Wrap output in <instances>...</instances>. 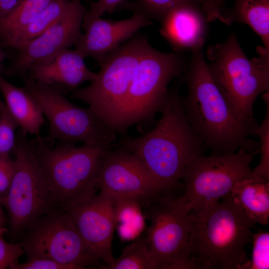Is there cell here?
Returning <instances> with one entry per match:
<instances>
[{
    "instance_id": "cell-19",
    "label": "cell",
    "mask_w": 269,
    "mask_h": 269,
    "mask_svg": "<svg viewBox=\"0 0 269 269\" xmlns=\"http://www.w3.org/2000/svg\"><path fill=\"white\" fill-rule=\"evenodd\" d=\"M0 90L8 111L24 133L40 136L44 116L34 99L23 87H16L0 75Z\"/></svg>"
},
{
    "instance_id": "cell-14",
    "label": "cell",
    "mask_w": 269,
    "mask_h": 269,
    "mask_svg": "<svg viewBox=\"0 0 269 269\" xmlns=\"http://www.w3.org/2000/svg\"><path fill=\"white\" fill-rule=\"evenodd\" d=\"M86 12L81 0H69L64 12L52 24L18 50L6 74L25 76L35 62L75 45L81 34Z\"/></svg>"
},
{
    "instance_id": "cell-4",
    "label": "cell",
    "mask_w": 269,
    "mask_h": 269,
    "mask_svg": "<svg viewBox=\"0 0 269 269\" xmlns=\"http://www.w3.org/2000/svg\"><path fill=\"white\" fill-rule=\"evenodd\" d=\"M259 57L249 59L235 33L223 42L210 45L205 57L208 71L236 119L255 134L254 103L269 88V53L263 47Z\"/></svg>"
},
{
    "instance_id": "cell-16",
    "label": "cell",
    "mask_w": 269,
    "mask_h": 269,
    "mask_svg": "<svg viewBox=\"0 0 269 269\" xmlns=\"http://www.w3.org/2000/svg\"><path fill=\"white\" fill-rule=\"evenodd\" d=\"M151 21L138 13L130 18L113 20L97 17L83 21L84 32L75 44V49L85 57H92L100 63L105 56L131 38Z\"/></svg>"
},
{
    "instance_id": "cell-18",
    "label": "cell",
    "mask_w": 269,
    "mask_h": 269,
    "mask_svg": "<svg viewBox=\"0 0 269 269\" xmlns=\"http://www.w3.org/2000/svg\"><path fill=\"white\" fill-rule=\"evenodd\" d=\"M160 32L178 53L203 47L208 23L199 5L187 3L167 12L160 20Z\"/></svg>"
},
{
    "instance_id": "cell-1",
    "label": "cell",
    "mask_w": 269,
    "mask_h": 269,
    "mask_svg": "<svg viewBox=\"0 0 269 269\" xmlns=\"http://www.w3.org/2000/svg\"><path fill=\"white\" fill-rule=\"evenodd\" d=\"M154 128L140 136L126 135L116 145L136 155L162 192L179 187L187 167L206 147L190 125L182 97L176 89H168Z\"/></svg>"
},
{
    "instance_id": "cell-15",
    "label": "cell",
    "mask_w": 269,
    "mask_h": 269,
    "mask_svg": "<svg viewBox=\"0 0 269 269\" xmlns=\"http://www.w3.org/2000/svg\"><path fill=\"white\" fill-rule=\"evenodd\" d=\"M75 227L103 265L112 264L116 219L114 201L100 193L66 211Z\"/></svg>"
},
{
    "instance_id": "cell-20",
    "label": "cell",
    "mask_w": 269,
    "mask_h": 269,
    "mask_svg": "<svg viewBox=\"0 0 269 269\" xmlns=\"http://www.w3.org/2000/svg\"><path fill=\"white\" fill-rule=\"evenodd\" d=\"M231 194L257 224L269 221V180L257 174L242 179L234 185Z\"/></svg>"
},
{
    "instance_id": "cell-34",
    "label": "cell",
    "mask_w": 269,
    "mask_h": 269,
    "mask_svg": "<svg viewBox=\"0 0 269 269\" xmlns=\"http://www.w3.org/2000/svg\"><path fill=\"white\" fill-rule=\"evenodd\" d=\"M202 12L209 22L219 20L225 7V0H197Z\"/></svg>"
},
{
    "instance_id": "cell-23",
    "label": "cell",
    "mask_w": 269,
    "mask_h": 269,
    "mask_svg": "<svg viewBox=\"0 0 269 269\" xmlns=\"http://www.w3.org/2000/svg\"><path fill=\"white\" fill-rule=\"evenodd\" d=\"M116 227L123 240L137 238L144 228V219L141 204L132 199L114 200Z\"/></svg>"
},
{
    "instance_id": "cell-26",
    "label": "cell",
    "mask_w": 269,
    "mask_h": 269,
    "mask_svg": "<svg viewBox=\"0 0 269 269\" xmlns=\"http://www.w3.org/2000/svg\"><path fill=\"white\" fill-rule=\"evenodd\" d=\"M195 3L197 0H124L120 4L124 8L138 13L150 21L160 20L171 9L182 4Z\"/></svg>"
},
{
    "instance_id": "cell-37",
    "label": "cell",
    "mask_w": 269,
    "mask_h": 269,
    "mask_svg": "<svg viewBox=\"0 0 269 269\" xmlns=\"http://www.w3.org/2000/svg\"><path fill=\"white\" fill-rule=\"evenodd\" d=\"M7 54L0 48V69L1 66V64L4 60L7 57Z\"/></svg>"
},
{
    "instance_id": "cell-27",
    "label": "cell",
    "mask_w": 269,
    "mask_h": 269,
    "mask_svg": "<svg viewBox=\"0 0 269 269\" xmlns=\"http://www.w3.org/2000/svg\"><path fill=\"white\" fill-rule=\"evenodd\" d=\"M263 99L266 106V114L260 125L255 131L259 142V153L261 155L259 164L253 169L257 175L269 180V90L264 93Z\"/></svg>"
},
{
    "instance_id": "cell-9",
    "label": "cell",
    "mask_w": 269,
    "mask_h": 269,
    "mask_svg": "<svg viewBox=\"0 0 269 269\" xmlns=\"http://www.w3.org/2000/svg\"><path fill=\"white\" fill-rule=\"evenodd\" d=\"M13 150L14 174L6 195L0 201L8 211L11 231L18 234L37 219L57 210L38 163L34 140L20 129Z\"/></svg>"
},
{
    "instance_id": "cell-31",
    "label": "cell",
    "mask_w": 269,
    "mask_h": 269,
    "mask_svg": "<svg viewBox=\"0 0 269 269\" xmlns=\"http://www.w3.org/2000/svg\"><path fill=\"white\" fill-rule=\"evenodd\" d=\"M15 169L14 161L8 154H0V198L4 197L9 190Z\"/></svg>"
},
{
    "instance_id": "cell-3",
    "label": "cell",
    "mask_w": 269,
    "mask_h": 269,
    "mask_svg": "<svg viewBox=\"0 0 269 269\" xmlns=\"http://www.w3.org/2000/svg\"><path fill=\"white\" fill-rule=\"evenodd\" d=\"M187 92L182 97L186 118L211 154L233 153L240 148L259 152L254 135L231 111L207 66L203 47L191 51L184 73Z\"/></svg>"
},
{
    "instance_id": "cell-38",
    "label": "cell",
    "mask_w": 269,
    "mask_h": 269,
    "mask_svg": "<svg viewBox=\"0 0 269 269\" xmlns=\"http://www.w3.org/2000/svg\"><path fill=\"white\" fill-rule=\"evenodd\" d=\"M5 107V103L1 102V100H0V114L1 113V112L4 110Z\"/></svg>"
},
{
    "instance_id": "cell-21",
    "label": "cell",
    "mask_w": 269,
    "mask_h": 269,
    "mask_svg": "<svg viewBox=\"0 0 269 269\" xmlns=\"http://www.w3.org/2000/svg\"><path fill=\"white\" fill-rule=\"evenodd\" d=\"M219 20L228 25L233 22L249 26L261 38L269 53V0H234L225 8Z\"/></svg>"
},
{
    "instance_id": "cell-11",
    "label": "cell",
    "mask_w": 269,
    "mask_h": 269,
    "mask_svg": "<svg viewBox=\"0 0 269 269\" xmlns=\"http://www.w3.org/2000/svg\"><path fill=\"white\" fill-rule=\"evenodd\" d=\"M19 243L27 259H51L73 269L102 266L66 212L54 211L35 220Z\"/></svg>"
},
{
    "instance_id": "cell-2",
    "label": "cell",
    "mask_w": 269,
    "mask_h": 269,
    "mask_svg": "<svg viewBox=\"0 0 269 269\" xmlns=\"http://www.w3.org/2000/svg\"><path fill=\"white\" fill-rule=\"evenodd\" d=\"M189 255L193 269H242L249 260L257 223L231 193L219 201L188 212Z\"/></svg>"
},
{
    "instance_id": "cell-22",
    "label": "cell",
    "mask_w": 269,
    "mask_h": 269,
    "mask_svg": "<svg viewBox=\"0 0 269 269\" xmlns=\"http://www.w3.org/2000/svg\"><path fill=\"white\" fill-rule=\"evenodd\" d=\"M69 0H52L29 24L2 42L7 46L19 49L43 33L64 12Z\"/></svg>"
},
{
    "instance_id": "cell-10",
    "label": "cell",
    "mask_w": 269,
    "mask_h": 269,
    "mask_svg": "<svg viewBox=\"0 0 269 269\" xmlns=\"http://www.w3.org/2000/svg\"><path fill=\"white\" fill-rule=\"evenodd\" d=\"M258 153L240 148L233 153L196 156L186 169L184 191L177 197V201L189 211L223 199L230 194L236 183L256 174L251 164Z\"/></svg>"
},
{
    "instance_id": "cell-28",
    "label": "cell",
    "mask_w": 269,
    "mask_h": 269,
    "mask_svg": "<svg viewBox=\"0 0 269 269\" xmlns=\"http://www.w3.org/2000/svg\"><path fill=\"white\" fill-rule=\"evenodd\" d=\"M252 259L242 269H268L269 268V233L259 231L253 233Z\"/></svg>"
},
{
    "instance_id": "cell-25",
    "label": "cell",
    "mask_w": 269,
    "mask_h": 269,
    "mask_svg": "<svg viewBox=\"0 0 269 269\" xmlns=\"http://www.w3.org/2000/svg\"><path fill=\"white\" fill-rule=\"evenodd\" d=\"M52 0H25L0 20L2 42L31 22Z\"/></svg>"
},
{
    "instance_id": "cell-6",
    "label": "cell",
    "mask_w": 269,
    "mask_h": 269,
    "mask_svg": "<svg viewBox=\"0 0 269 269\" xmlns=\"http://www.w3.org/2000/svg\"><path fill=\"white\" fill-rule=\"evenodd\" d=\"M187 65L179 53H165L150 46L140 59L114 128L125 135L135 125L151 123L165 103L170 81Z\"/></svg>"
},
{
    "instance_id": "cell-17",
    "label": "cell",
    "mask_w": 269,
    "mask_h": 269,
    "mask_svg": "<svg viewBox=\"0 0 269 269\" xmlns=\"http://www.w3.org/2000/svg\"><path fill=\"white\" fill-rule=\"evenodd\" d=\"M79 51L67 48L35 62L28 73L29 79L48 86H62L74 90L86 81H92L97 73L91 71Z\"/></svg>"
},
{
    "instance_id": "cell-8",
    "label": "cell",
    "mask_w": 269,
    "mask_h": 269,
    "mask_svg": "<svg viewBox=\"0 0 269 269\" xmlns=\"http://www.w3.org/2000/svg\"><path fill=\"white\" fill-rule=\"evenodd\" d=\"M150 46L146 36L134 37L108 54L87 87L72 91L71 98L85 102L114 131L136 66Z\"/></svg>"
},
{
    "instance_id": "cell-29",
    "label": "cell",
    "mask_w": 269,
    "mask_h": 269,
    "mask_svg": "<svg viewBox=\"0 0 269 269\" xmlns=\"http://www.w3.org/2000/svg\"><path fill=\"white\" fill-rule=\"evenodd\" d=\"M18 127L5 106L0 114V154H9L14 150L16 141L15 131Z\"/></svg>"
},
{
    "instance_id": "cell-33",
    "label": "cell",
    "mask_w": 269,
    "mask_h": 269,
    "mask_svg": "<svg viewBox=\"0 0 269 269\" xmlns=\"http://www.w3.org/2000/svg\"><path fill=\"white\" fill-rule=\"evenodd\" d=\"M124 0H99L92 2L90 9L85 14L83 21L101 16L105 13H113Z\"/></svg>"
},
{
    "instance_id": "cell-24",
    "label": "cell",
    "mask_w": 269,
    "mask_h": 269,
    "mask_svg": "<svg viewBox=\"0 0 269 269\" xmlns=\"http://www.w3.org/2000/svg\"><path fill=\"white\" fill-rule=\"evenodd\" d=\"M103 269H157L158 265L147 244L145 237L137 238L125 247L119 257Z\"/></svg>"
},
{
    "instance_id": "cell-36",
    "label": "cell",
    "mask_w": 269,
    "mask_h": 269,
    "mask_svg": "<svg viewBox=\"0 0 269 269\" xmlns=\"http://www.w3.org/2000/svg\"><path fill=\"white\" fill-rule=\"evenodd\" d=\"M4 216L3 212L1 208V203L0 201V226L4 227Z\"/></svg>"
},
{
    "instance_id": "cell-5",
    "label": "cell",
    "mask_w": 269,
    "mask_h": 269,
    "mask_svg": "<svg viewBox=\"0 0 269 269\" xmlns=\"http://www.w3.org/2000/svg\"><path fill=\"white\" fill-rule=\"evenodd\" d=\"M36 156L52 201L58 211L84 202L96 194L97 178L106 149L75 143L34 139Z\"/></svg>"
},
{
    "instance_id": "cell-7",
    "label": "cell",
    "mask_w": 269,
    "mask_h": 269,
    "mask_svg": "<svg viewBox=\"0 0 269 269\" xmlns=\"http://www.w3.org/2000/svg\"><path fill=\"white\" fill-rule=\"evenodd\" d=\"M23 88L34 99L49 123L48 139L60 143L82 142L109 149L116 145L117 134L90 108L77 106L61 89L38 84L28 78Z\"/></svg>"
},
{
    "instance_id": "cell-13",
    "label": "cell",
    "mask_w": 269,
    "mask_h": 269,
    "mask_svg": "<svg viewBox=\"0 0 269 269\" xmlns=\"http://www.w3.org/2000/svg\"><path fill=\"white\" fill-rule=\"evenodd\" d=\"M97 187L113 200L132 199L145 205L163 192L140 160L116 145L104 153Z\"/></svg>"
},
{
    "instance_id": "cell-30",
    "label": "cell",
    "mask_w": 269,
    "mask_h": 269,
    "mask_svg": "<svg viewBox=\"0 0 269 269\" xmlns=\"http://www.w3.org/2000/svg\"><path fill=\"white\" fill-rule=\"evenodd\" d=\"M7 232L4 227L0 226V269H10L24 254L20 243H9L4 240L3 235Z\"/></svg>"
},
{
    "instance_id": "cell-12",
    "label": "cell",
    "mask_w": 269,
    "mask_h": 269,
    "mask_svg": "<svg viewBox=\"0 0 269 269\" xmlns=\"http://www.w3.org/2000/svg\"><path fill=\"white\" fill-rule=\"evenodd\" d=\"M146 207L150 220L146 241L158 269H193L189 249V210L170 191L160 193Z\"/></svg>"
},
{
    "instance_id": "cell-32",
    "label": "cell",
    "mask_w": 269,
    "mask_h": 269,
    "mask_svg": "<svg viewBox=\"0 0 269 269\" xmlns=\"http://www.w3.org/2000/svg\"><path fill=\"white\" fill-rule=\"evenodd\" d=\"M11 269H73L72 267L55 261L45 259L36 258L27 259V261L19 263L18 262L12 265Z\"/></svg>"
},
{
    "instance_id": "cell-35",
    "label": "cell",
    "mask_w": 269,
    "mask_h": 269,
    "mask_svg": "<svg viewBox=\"0 0 269 269\" xmlns=\"http://www.w3.org/2000/svg\"><path fill=\"white\" fill-rule=\"evenodd\" d=\"M25 0H0V20L13 10Z\"/></svg>"
}]
</instances>
